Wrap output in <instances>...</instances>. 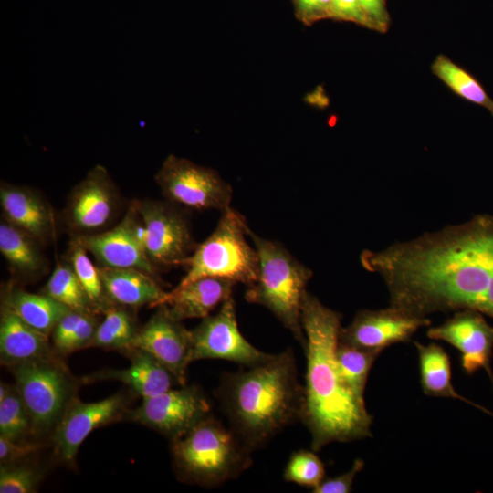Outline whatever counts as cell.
Returning a JSON list of instances; mask_svg holds the SVG:
<instances>
[{
  "mask_svg": "<svg viewBox=\"0 0 493 493\" xmlns=\"http://www.w3.org/2000/svg\"><path fill=\"white\" fill-rule=\"evenodd\" d=\"M360 262L381 278L390 305L406 312L428 317L469 309L493 318V215L364 249Z\"/></svg>",
  "mask_w": 493,
  "mask_h": 493,
  "instance_id": "obj_1",
  "label": "cell"
},
{
  "mask_svg": "<svg viewBox=\"0 0 493 493\" xmlns=\"http://www.w3.org/2000/svg\"><path fill=\"white\" fill-rule=\"evenodd\" d=\"M341 315L306 293L301 308L307 359L301 421L320 451L332 442L372 436V417L363 397L343 379L336 358Z\"/></svg>",
  "mask_w": 493,
  "mask_h": 493,
  "instance_id": "obj_2",
  "label": "cell"
},
{
  "mask_svg": "<svg viewBox=\"0 0 493 493\" xmlns=\"http://www.w3.org/2000/svg\"><path fill=\"white\" fill-rule=\"evenodd\" d=\"M218 396L231 429L251 452L301 419L303 386L292 349L225 373Z\"/></svg>",
  "mask_w": 493,
  "mask_h": 493,
  "instance_id": "obj_3",
  "label": "cell"
},
{
  "mask_svg": "<svg viewBox=\"0 0 493 493\" xmlns=\"http://www.w3.org/2000/svg\"><path fill=\"white\" fill-rule=\"evenodd\" d=\"M248 236L258 254L259 270L246 300L267 309L304 346L301 308L312 271L279 242L260 237L250 228Z\"/></svg>",
  "mask_w": 493,
  "mask_h": 493,
  "instance_id": "obj_4",
  "label": "cell"
},
{
  "mask_svg": "<svg viewBox=\"0 0 493 493\" xmlns=\"http://www.w3.org/2000/svg\"><path fill=\"white\" fill-rule=\"evenodd\" d=\"M172 453L182 477L209 487L237 477L252 462L251 451L211 414L172 440Z\"/></svg>",
  "mask_w": 493,
  "mask_h": 493,
  "instance_id": "obj_5",
  "label": "cell"
},
{
  "mask_svg": "<svg viewBox=\"0 0 493 493\" xmlns=\"http://www.w3.org/2000/svg\"><path fill=\"white\" fill-rule=\"evenodd\" d=\"M249 227L246 218L229 207L213 233L183 262L187 272L177 286L205 277L223 278L247 287L254 284L259 270L256 247L247 242Z\"/></svg>",
  "mask_w": 493,
  "mask_h": 493,
  "instance_id": "obj_6",
  "label": "cell"
},
{
  "mask_svg": "<svg viewBox=\"0 0 493 493\" xmlns=\"http://www.w3.org/2000/svg\"><path fill=\"white\" fill-rule=\"evenodd\" d=\"M16 387L28 411L32 434L54 430L75 396V382L57 359L11 366Z\"/></svg>",
  "mask_w": 493,
  "mask_h": 493,
  "instance_id": "obj_7",
  "label": "cell"
},
{
  "mask_svg": "<svg viewBox=\"0 0 493 493\" xmlns=\"http://www.w3.org/2000/svg\"><path fill=\"white\" fill-rule=\"evenodd\" d=\"M163 197L194 210H220L230 207L232 187L214 169L170 154L155 175Z\"/></svg>",
  "mask_w": 493,
  "mask_h": 493,
  "instance_id": "obj_8",
  "label": "cell"
},
{
  "mask_svg": "<svg viewBox=\"0 0 493 493\" xmlns=\"http://www.w3.org/2000/svg\"><path fill=\"white\" fill-rule=\"evenodd\" d=\"M150 261L158 268L182 265L194 252L190 225L178 205L169 201H137Z\"/></svg>",
  "mask_w": 493,
  "mask_h": 493,
  "instance_id": "obj_9",
  "label": "cell"
},
{
  "mask_svg": "<svg viewBox=\"0 0 493 493\" xmlns=\"http://www.w3.org/2000/svg\"><path fill=\"white\" fill-rule=\"evenodd\" d=\"M72 239L94 257L98 267L135 268L156 278L157 267L146 253L144 227L137 201L130 204L114 227Z\"/></svg>",
  "mask_w": 493,
  "mask_h": 493,
  "instance_id": "obj_10",
  "label": "cell"
},
{
  "mask_svg": "<svg viewBox=\"0 0 493 493\" xmlns=\"http://www.w3.org/2000/svg\"><path fill=\"white\" fill-rule=\"evenodd\" d=\"M191 361L220 359L251 367L271 354L255 348L241 334L236 321L235 301L228 298L215 315H208L190 330Z\"/></svg>",
  "mask_w": 493,
  "mask_h": 493,
  "instance_id": "obj_11",
  "label": "cell"
},
{
  "mask_svg": "<svg viewBox=\"0 0 493 493\" xmlns=\"http://www.w3.org/2000/svg\"><path fill=\"white\" fill-rule=\"evenodd\" d=\"M120 206L119 190L102 165H96L72 189L64 220L73 237L104 231Z\"/></svg>",
  "mask_w": 493,
  "mask_h": 493,
  "instance_id": "obj_12",
  "label": "cell"
},
{
  "mask_svg": "<svg viewBox=\"0 0 493 493\" xmlns=\"http://www.w3.org/2000/svg\"><path fill=\"white\" fill-rule=\"evenodd\" d=\"M210 404L201 390L194 385L143 398L136 408L127 411L131 421L154 429L170 437L178 438L209 416Z\"/></svg>",
  "mask_w": 493,
  "mask_h": 493,
  "instance_id": "obj_13",
  "label": "cell"
},
{
  "mask_svg": "<svg viewBox=\"0 0 493 493\" xmlns=\"http://www.w3.org/2000/svg\"><path fill=\"white\" fill-rule=\"evenodd\" d=\"M127 402L121 393L93 403H84L74 396L53 430L57 456L64 463H73L82 442L93 430L126 415Z\"/></svg>",
  "mask_w": 493,
  "mask_h": 493,
  "instance_id": "obj_14",
  "label": "cell"
},
{
  "mask_svg": "<svg viewBox=\"0 0 493 493\" xmlns=\"http://www.w3.org/2000/svg\"><path fill=\"white\" fill-rule=\"evenodd\" d=\"M430 324L428 317L416 316L392 305L380 309H362L349 326L341 328L339 341L383 351L409 341L420 328Z\"/></svg>",
  "mask_w": 493,
  "mask_h": 493,
  "instance_id": "obj_15",
  "label": "cell"
},
{
  "mask_svg": "<svg viewBox=\"0 0 493 493\" xmlns=\"http://www.w3.org/2000/svg\"><path fill=\"white\" fill-rule=\"evenodd\" d=\"M429 339L443 341L460 352L461 366L465 372L473 374L483 369L493 386L490 361L493 349V326L482 313L474 309H459L441 325L430 327Z\"/></svg>",
  "mask_w": 493,
  "mask_h": 493,
  "instance_id": "obj_16",
  "label": "cell"
},
{
  "mask_svg": "<svg viewBox=\"0 0 493 493\" xmlns=\"http://www.w3.org/2000/svg\"><path fill=\"white\" fill-rule=\"evenodd\" d=\"M130 347L149 353L173 373L179 385H185L187 367L192 362L191 333L168 315L164 306H158L138 330Z\"/></svg>",
  "mask_w": 493,
  "mask_h": 493,
  "instance_id": "obj_17",
  "label": "cell"
},
{
  "mask_svg": "<svg viewBox=\"0 0 493 493\" xmlns=\"http://www.w3.org/2000/svg\"><path fill=\"white\" fill-rule=\"evenodd\" d=\"M0 205L3 218L21 228L40 244L54 235V217L49 205L27 186L2 183Z\"/></svg>",
  "mask_w": 493,
  "mask_h": 493,
  "instance_id": "obj_18",
  "label": "cell"
},
{
  "mask_svg": "<svg viewBox=\"0 0 493 493\" xmlns=\"http://www.w3.org/2000/svg\"><path fill=\"white\" fill-rule=\"evenodd\" d=\"M236 283L223 278L205 277L184 286H176L160 305L174 320L207 317L232 296ZM159 305V306H160Z\"/></svg>",
  "mask_w": 493,
  "mask_h": 493,
  "instance_id": "obj_19",
  "label": "cell"
},
{
  "mask_svg": "<svg viewBox=\"0 0 493 493\" xmlns=\"http://www.w3.org/2000/svg\"><path fill=\"white\" fill-rule=\"evenodd\" d=\"M131 360L128 368L104 370L83 377V383L102 380L119 381L134 393L149 398L166 392L177 383L173 373L156 359L144 351L128 347L123 349Z\"/></svg>",
  "mask_w": 493,
  "mask_h": 493,
  "instance_id": "obj_20",
  "label": "cell"
},
{
  "mask_svg": "<svg viewBox=\"0 0 493 493\" xmlns=\"http://www.w3.org/2000/svg\"><path fill=\"white\" fill-rule=\"evenodd\" d=\"M56 351L42 335L27 325L2 299L0 316V356L2 364L20 363L56 358Z\"/></svg>",
  "mask_w": 493,
  "mask_h": 493,
  "instance_id": "obj_21",
  "label": "cell"
},
{
  "mask_svg": "<svg viewBox=\"0 0 493 493\" xmlns=\"http://www.w3.org/2000/svg\"><path fill=\"white\" fill-rule=\"evenodd\" d=\"M99 270L110 303L131 309L158 307L167 295L156 278L139 269L99 267Z\"/></svg>",
  "mask_w": 493,
  "mask_h": 493,
  "instance_id": "obj_22",
  "label": "cell"
},
{
  "mask_svg": "<svg viewBox=\"0 0 493 493\" xmlns=\"http://www.w3.org/2000/svg\"><path fill=\"white\" fill-rule=\"evenodd\" d=\"M418 351L420 382L425 395L454 398L467 403L493 416L487 408L460 395L453 386L451 362L446 351L436 343L415 342Z\"/></svg>",
  "mask_w": 493,
  "mask_h": 493,
  "instance_id": "obj_23",
  "label": "cell"
},
{
  "mask_svg": "<svg viewBox=\"0 0 493 493\" xmlns=\"http://www.w3.org/2000/svg\"><path fill=\"white\" fill-rule=\"evenodd\" d=\"M2 299L31 328L49 337L58 322L70 309L45 294H33L9 288Z\"/></svg>",
  "mask_w": 493,
  "mask_h": 493,
  "instance_id": "obj_24",
  "label": "cell"
},
{
  "mask_svg": "<svg viewBox=\"0 0 493 493\" xmlns=\"http://www.w3.org/2000/svg\"><path fill=\"white\" fill-rule=\"evenodd\" d=\"M37 241L29 234L5 218L0 224V251L10 267L25 277L41 273L46 260Z\"/></svg>",
  "mask_w": 493,
  "mask_h": 493,
  "instance_id": "obj_25",
  "label": "cell"
},
{
  "mask_svg": "<svg viewBox=\"0 0 493 493\" xmlns=\"http://www.w3.org/2000/svg\"><path fill=\"white\" fill-rule=\"evenodd\" d=\"M102 313L104 319L99 323L89 347L121 351L130 347L139 328L128 308L111 303Z\"/></svg>",
  "mask_w": 493,
  "mask_h": 493,
  "instance_id": "obj_26",
  "label": "cell"
},
{
  "mask_svg": "<svg viewBox=\"0 0 493 493\" xmlns=\"http://www.w3.org/2000/svg\"><path fill=\"white\" fill-rule=\"evenodd\" d=\"M433 73L459 97L477 104L493 116V100L483 86L468 71L445 55L435 58L431 66Z\"/></svg>",
  "mask_w": 493,
  "mask_h": 493,
  "instance_id": "obj_27",
  "label": "cell"
},
{
  "mask_svg": "<svg viewBox=\"0 0 493 493\" xmlns=\"http://www.w3.org/2000/svg\"><path fill=\"white\" fill-rule=\"evenodd\" d=\"M43 294L72 310L97 314L69 264L58 262L43 289Z\"/></svg>",
  "mask_w": 493,
  "mask_h": 493,
  "instance_id": "obj_28",
  "label": "cell"
},
{
  "mask_svg": "<svg viewBox=\"0 0 493 493\" xmlns=\"http://www.w3.org/2000/svg\"><path fill=\"white\" fill-rule=\"evenodd\" d=\"M381 352L338 343L336 358L341 373L351 390L361 397L364 398L370 370Z\"/></svg>",
  "mask_w": 493,
  "mask_h": 493,
  "instance_id": "obj_29",
  "label": "cell"
},
{
  "mask_svg": "<svg viewBox=\"0 0 493 493\" xmlns=\"http://www.w3.org/2000/svg\"><path fill=\"white\" fill-rule=\"evenodd\" d=\"M69 265L88 295L95 311L102 313L111 304L105 292L99 267L88 256V251L79 243L71 240Z\"/></svg>",
  "mask_w": 493,
  "mask_h": 493,
  "instance_id": "obj_30",
  "label": "cell"
},
{
  "mask_svg": "<svg viewBox=\"0 0 493 493\" xmlns=\"http://www.w3.org/2000/svg\"><path fill=\"white\" fill-rule=\"evenodd\" d=\"M32 433L28 411L16 386L0 400V435L11 440H24Z\"/></svg>",
  "mask_w": 493,
  "mask_h": 493,
  "instance_id": "obj_31",
  "label": "cell"
},
{
  "mask_svg": "<svg viewBox=\"0 0 493 493\" xmlns=\"http://www.w3.org/2000/svg\"><path fill=\"white\" fill-rule=\"evenodd\" d=\"M283 475L288 482L314 489L325 478V467L313 451L302 449L290 456Z\"/></svg>",
  "mask_w": 493,
  "mask_h": 493,
  "instance_id": "obj_32",
  "label": "cell"
},
{
  "mask_svg": "<svg viewBox=\"0 0 493 493\" xmlns=\"http://www.w3.org/2000/svg\"><path fill=\"white\" fill-rule=\"evenodd\" d=\"M40 481V473L34 467L21 462L1 465V493L36 492Z\"/></svg>",
  "mask_w": 493,
  "mask_h": 493,
  "instance_id": "obj_33",
  "label": "cell"
},
{
  "mask_svg": "<svg viewBox=\"0 0 493 493\" xmlns=\"http://www.w3.org/2000/svg\"><path fill=\"white\" fill-rule=\"evenodd\" d=\"M39 443L24 440H11L0 435L1 465L19 463L39 450Z\"/></svg>",
  "mask_w": 493,
  "mask_h": 493,
  "instance_id": "obj_34",
  "label": "cell"
},
{
  "mask_svg": "<svg viewBox=\"0 0 493 493\" xmlns=\"http://www.w3.org/2000/svg\"><path fill=\"white\" fill-rule=\"evenodd\" d=\"M363 467L362 459H355L349 471L335 477L324 478L312 491L314 493L351 492L354 478Z\"/></svg>",
  "mask_w": 493,
  "mask_h": 493,
  "instance_id": "obj_35",
  "label": "cell"
},
{
  "mask_svg": "<svg viewBox=\"0 0 493 493\" xmlns=\"http://www.w3.org/2000/svg\"><path fill=\"white\" fill-rule=\"evenodd\" d=\"M297 17L307 25L330 18L332 0H292Z\"/></svg>",
  "mask_w": 493,
  "mask_h": 493,
  "instance_id": "obj_36",
  "label": "cell"
},
{
  "mask_svg": "<svg viewBox=\"0 0 493 493\" xmlns=\"http://www.w3.org/2000/svg\"><path fill=\"white\" fill-rule=\"evenodd\" d=\"M330 18L371 27L358 0H332Z\"/></svg>",
  "mask_w": 493,
  "mask_h": 493,
  "instance_id": "obj_37",
  "label": "cell"
},
{
  "mask_svg": "<svg viewBox=\"0 0 493 493\" xmlns=\"http://www.w3.org/2000/svg\"><path fill=\"white\" fill-rule=\"evenodd\" d=\"M371 28L383 31L389 23L385 0H358Z\"/></svg>",
  "mask_w": 493,
  "mask_h": 493,
  "instance_id": "obj_38",
  "label": "cell"
}]
</instances>
